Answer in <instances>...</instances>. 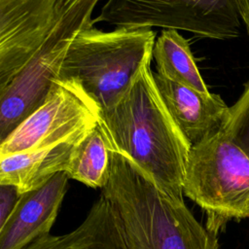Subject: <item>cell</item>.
Instances as JSON below:
<instances>
[{"instance_id": "cell-1", "label": "cell", "mask_w": 249, "mask_h": 249, "mask_svg": "<svg viewBox=\"0 0 249 249\" xmlns=\"http://www.w3.org/2000/svg\"><path fill=\"white\" fill-rule=\"evenodd\" d=\"M149 55L122 97L100 111L98 125L108 145L166 195L183 198L192 144L170 115L155 82Z\"/></svg>"}, {"instance_id": "cell-12", "label": "cell", "mask_w": 249, "mask_h": 249, "mask_svg": "<svg viewBox=\"0 0 249 249\" xmlns=\"http://www.w3.org/2000/svg\"><path fill=\"white\" fill-rule=\"evenodd\" d=\"M24 249H125V243L115 210L101 192L84 221L62 235L47 233Z\"/></svg>"}, {"instance_id": "cell-11", "label": "cell", "mask_w": 249, "mask_h": 249, "mask_svg": "<svg viewBox=\"0 0 249 249\" xmlns=\"http://www.w3.org/2000/svg\"><path fill=\"white\" fill-rule=\"evenodd\" d=\"M89 129L53 145L0 157V184L17 187L20 195L42 187L67 170L78 142Z\"/></svg>"}, {"instance_id": "cell-9", "label": "cell", "mask_w": 249, "mask_h": 249, "mask_svg": "<svg viewBox=\"0 0 249 249\" xmlns=\"http://www.w3.org/2000/svg\"><path fill=\"white\" fill-rule=\"evenodd\" d=\"M69 177L62 171L42 187L20 195L0 227V249H24L50 233L67 191Z\"/></svg>"}, {"instance_id": "cell-3", "label": "cell", "mask_w": 249, "mask_h": 249, "mask_svg": "<svg viewBox=\"0 0 249 249\" xmlns=\"http://www.w3.org/2000/svg\"><path fill=\"white\" fill-rule=\"evenodd\" d=\"M155 42L156 34L149 28H85L73 39L58 79H76L100 111L108 109L118 102L140 65L153 54Z\"/></svg>"}, {"instance_id": "cell-18", "label": "cell", "mask_w": 249, "mask_h": 249, "mask_svg": "<svg viewBox=\"0 0 249 249\" xmlns=\"http://www.w3.org/2000/svg\"><path fill=\"white\" fill-rule=\"evenodd\" d=\"M74 0H56V11L60 15Z\"/></svg>"}, {"instance_id": "cell-13", "label": "cell", "mask_w": 249, "mask_h": 249, "mask_svg": "<svg viewBox=\"0 0 249 249\" xmlns=\"http://www.w3.org/2000/svg\"><path fill=\"white\" fill-rule=\"evenodd\" d=\"M158 74L201 93H210L188 41L176 29H163L153 49Z\"/></svg>"}, {"instance_id": "cell-2", "label": "cell", "mask_w": 249, "mask_h": 249, "mask_svg": "<svg viewBox=\"0 0 249 249\" xmlns=\"http://www.w3.org/2000/svg\"><path fill=\"white\" fill-rule=\"evenodd\" d=\"M101 192L119 219L125 249H218L219 231L203 226L184 202L170 196L123 156L112 152Z\"/></svg>"}, {"instance_id": "cell-4", "label": "cell", "mask_w": 249, "mask_h": 249, "mask_svg": "<svg viewBox=\"0 0 249 249\" xmlns=\"http://www.w3.org/2000/svg\"><path fill=\"white\" fill-rule=\"evenodd\" d=\"M183 190L206 213L210 229L249 219V157L223 126L192 146Z\"/></svg>"}, {"instance_id": "cell-8", "label": "cell", "mask_w": 249, "mask_h": 249, "mask_svg": "<svg viewBox=\"0 0 249 249\" xmlns=\"http://www.w3.org/2000/svg\"><path fill=\"white\" fill-rule=\"evenodd\" d=\"M58 16L56 0H0V89L34 57Z\"/></svg>"}, {"instance_id": "cell-17", "label": "cell", "mask_w": 249, "mask_h": 249, "mask_svg": "<svg viewBox=\"0 0 249 249\" xmlns=\"http://www.w3.org/2000/svg\"><path fill=\"white\" fill-rule=\"evenodd\" d=\"M241 19L249 33V0H236Z\"/></svg>"}, {"instance_id": "cell-7", "label": "cell", "mask_w": 249, "mask_h": 249, "mask_svg": "<svg viewBox=\"0 0 249 249\" xmlns=\"http://www.w3.org/2000/svg\"><path fill=\"white\" fill-rule=\"evenodd\" d=\"M100 108L76 79H56L33 113L26 117L0 145V157L64 141L95 126Z\"/></svg>"}, {"instance_id": "cell-6", "label": "cell", "mask_w": 249, "mask_h": 249, "mask_svg": "<svg viewBox=\"0 0 249 249\" xmlns=\"http://www.w3.org/2000/svg\"><path fill=\"white\" fill-rule=\"evenodd\" d=\"M240 19L236 0H107L93 24L162 27L224 40L239 35Z\"/></svg>"}, {"instance_id": "cell-15", "label": "cell", "mask_w": 249, "mask_h": 249, "mask_svg": "<svg viewBox=\"0 0 249 249\" xmlns=\"http://www.w3.org/2000/svg\"><path fill=\"white\" fill-rule=\"evenodd\" d=\"M223 127L249 157V81L238 100L230 107V116Z\"/></svg>"}, {"instance_id": "cell-14", "label": "cell", "mask_w": 249, "mask_h": 249, "mask_svg": "<svg viewBox=\"0 0 249 249\" xmlns=\"http://www.w3.org/2000/svg\"><path fill=\"white\" fill-rule=\"evenodd\" d=\"M111 154L106 137L97 123L78 142L65 172L69 179L102 190L110 177Z\"/></svg>"}, {"instance_id": "cell-16", "label": "cell", "mask_w": 249, "mask_h": 249, "mask_svg": "<svg viewBox=\"0 0 249 249\" xmlns=\"http://www.w3.org/2000/svg\"><path fill=\"white\" fill-rule=\"evenodd\" d=\"M20 194L17 187L8 184H0V227L14 210Z\"/></svg>"}, {"instance_id": "cell-5", "label": "cell", "mask_w": 249, "mask_h": 249, "mask_svg": "<svg viewBox=\"0 0 249 249\" xmlns=\"http://www.w3.org/2000/svg\"><path fill=\"white\" fill-rule=\"evenodd\" d=\"M99 0H74L57 20L30 62L0 89V138L3 140L45 101L58 79L66 53L83 29L93 26L91 14Z\"/></svg>"}, {"instance_id": "cell-10", "label": "cell", "mask_w": 249, "mask_h": 249, "mask_svg": "<svg viewBox=\"0 0 249 249\" xmlns=\"http://www.w3.org/2000/svg\"><path fill=\"white\" fill-rule=\"evenodd\" d=\"M155 82L174 122L193 145L219 130L228 121L230 107L220 95L201 93L154 73Z\"/></svg>"}]
</instances>
